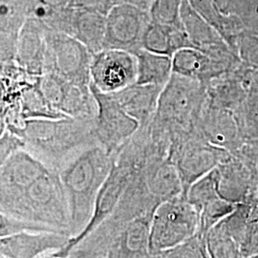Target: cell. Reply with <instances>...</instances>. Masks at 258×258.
<instances>
[{
	"label": "cell",
	"instance_id": "obj_1",
	"mask_svg": "<svg viewBox=\"0 0 258 258\" xmlns=\"http://www.w3.org/2000/svg\"><path fill=\"white\" fill-rule=\"evenodd\" d=\"M113 163V155L94 145L77 152L56 170L69 205L71 237L82 232L90 220L96 198Z\"/></svg>",
	"mask_w": 258,
	"mask_h": 258
},
{
	"label": "cell",
	"instance_id": "obj_2",
	"mask_svg": "<svg viewBox=\"0 0 258 258\" xmlns=\"http://www.w3.org/2000/svg\"><path fill=\"white\" fill-rule=\"evenodd\" d=\"M14 134L25 142L27 150L55 171L80 150L98 145L94 119L66 117L27 120Z\"/></svg>",
	"mask_w": 258,
	"mask_h": 258
},
{
	"label": "cell",
	"instance_id": "obj_3",
	"mask_svg": "<svg viewBox=\"0 0 258 258\" xmlns=\"http://www.w3.org/2000/svg\"><path fill=\"white\" fill-rule=\"evenodd\" d=\"M1 214L71 235L67 197L57 171L52 168L18 198L1 206Z\"/></svg>",
	"mask_w": 258,
	"mask_h": 258
},
{
	"label": "cell",
	"instance_id": "obj_4",
	"mask_svg": "<svg viewBox=\"0 0 258 258\" xmlns=\"http://www.w3.org/2000/svg\"><path fill=\"white\" fill-rule=\"evenodd\" d=\"M206 100L204 83L173 73L161 92L151 122L171 139L173 145L198 132Z\"/></svg>",
	"mask_w": 258,
	"mask_h": 258
},
{
	"label": "cell",
	"instance_id": "obj_5",
	"mask_svg": "<svg viewBox=\"0 0 258 258\" xmlns=\"http://www.w3.org/2000/svg\"><path fill=\"white\" fill-rule=\"evenodd\" d=\"M199 223L195 207L181 197L158 204L151 214L150 249L156 253L190 239Z\"/></svg>",
	"mask_w": 258,
	"mask_h": 258
},
{
	"label": "cell",
	"instance_id": "obj_6",
	"mask_svg": "<svg viewBox=\"0 0 258 258\" xmlns=\"http://www.w3.org/2000/svg\"><path fill=\"white\" fill-rule=\"evenodd\" d=\"M113 156L112 169L96 198L90 220L82 232L69 239L63 249L54 253L56 256L69 257L72 250L79 247L110 216L122 199L132 180L143 171L120 154H114Z\"/></svg>",
	"mask_w": 258,
	"mask_h": 258
},
{
	"label": "cell",
	"instance_id": "obj_7",
	"mask_svg": "<svg viewBox=\"0 0 258 258\" xmlns=\"http://www.w3.org/2000/svg\"><path fill=\"white\" fill-rule=\"evenodd\" d=\"M90 88L97 102L94 119V134L99 146L114 155L132 138L141 127L138 120L124 110L112 94Z\"/></svg>",
	"mask_w": 258,
	"mask_h": 258
},
{
	"label": "cell",
	"instance_id": "obj_8",
	"mask_svg": "<svg viewBox=\"0 0 258 258\" xmlns=\"http://www.w3.org/2000/svg\"><path fill=\"white\" fill-rule=\"evenodd\" d=\"M45 74L52 73L67 81L90 84L93 54L82 42L49 28L47 34Z\"/></svg>",
	"mask_w": 258,
	"mask_h": 258
},
{
	"label": "cell",
	"instance_id": "obj_9",
	"mask_svg": "<svg viewBox=\"0 0 258 258\" xmlns=\"http://www.w3.org/2000/svg\"><path fill=\"white\" fill-rule=\"evenodd\" d=\"M38 87L50 107L63 117L93 120L97 114V102L90 84L67 81L48 73L39 77Z\"/></svg>",
	"mask_w": 258,
	"mask_h": 258
},
{
	"label": "cell",
	"instance_id": "obj_10",
	"mask_svg": "<svg viewBox=\"0 0 258 258\" xmlns=\"http://www.w3.org/2000/svg\"><path fill=\"white\" fill-rule=\"evenodd\" d=\"M90 76L91 84L99 91H121L137 82V56L123 50L103 49L93 55Z\"/></svg>",
	"mask_w": 258,
	"mask_h": 258
},
{
	"label": "cell",
	"instance_id": "obj_11",
	"mask_svg": "<svg viewBox=\"0 0 258 258\" xmlns=\"http://www.w3.org/2000/svg\"><path fill=\"white\" fill-rule=\"evenodd\" d=\"M46 25L74 37L87 47L93 55L104 49L106 17L102 14L68 6L56 7L47 19Z\"/></svg>",
	"mask_w": 258,
	"mask_h": 258
},
{
	"label": "cell",
	"instance_id": "obj_12",
	"mask_svg": "<svg viewBox=\"0 0 258 258\" xmlns=\"http://www.w3.org/2000/svg\"><path fill=\"white\" fill-rule=\"evenodd\" d=\"M150 18L148 11L125 2L106 16L104 49H117L137 54L143 49V38Z\"/></svg>",
	"mask_w": 258,
	"mask_h": 258
},
{
	"label": "cell",
	"instance_id": "obj_13",
	"mask_svg": "<svg viewBox=\"0 0 258 258\" xmlns=\"http://www.w3.org/2000/svg\"><path fill=\"white\" fill-rule=\"evenodd\" d=\"M224 149L209 143L197 132L175 143L169 158L174 162L184 188L216 168Z\"/></svg>",
	"mask_w": 258,
	"mask_h": 258
},
{
	"label": "cell",
	"instance_id": "obj_14",
	"mask_svg": "<svg viewBox=\"0 0 258 258\" xmlns=\"http://www.w3.org/2000/svg\"><path fill=\"white\" fill-rule=\"evenodd\" d=\"M51 168L27 149L15 152L1 165V206L12 202Z\"/></svg>",
	"mask_w": 258,
	"mask_h": 258
},
{
	"label": "cell",
	"instance_id": "obj_15",
	"mask_svg": "<svg viewBox=\"0 0 258 258\" xmlns=\"http://www.w3.org/2000/svg\"><path fill=\"white\" fill-rule=\"evenodd\" d=\"M181 17L194 49L231 65L239 64L242 61L219 32L190 6L188 0H183Z\"/></svg>",
	"mask_w": 258,
	"mask_h": 258
},
{
	"label": "cell",
	"instance_id": "obj_16",
	"mask_svg": "<svg viewBox=\"0 0 258 258\" xmlns=\"http://www.w3.org/2000/svg\"><path fill=\"white\" fill-rule=\"evenodd\" d=\"M70 238L59 231H20L1 237V258L43 257L63 249Z\"/></svg>",
	"mask_w": 258,
	"mask_h": 258
},
{
	"label": "cell",
	"instance_id": "obj_17",
	"mask_svg": "<svg viewBox=\"0 0 258 258\" xmlns=\"http://www.w3.org/2000/svg\"><path fill=\"white\" fill-rule=\"evenodd\" d=\"M48 31L49 27L44 22L30 17L19 33L15 60L32 76L45 74Z\"/></svg>",
	"mask_w": 258,
	"mask_h": 258
},
{
	"label": "cell",
	"instance_id": "obj_18",
	"mask_svg": "<svg viewBox=\"0 0 258 258\" xmlns=\"http://www.w3.org/2000/svg\"><path fill=\"white\" fill-rule=\"evenodd\" d=\"M198 133L217 148H233L243 137L234 112L212 106L206 100L197 126Z\"/></svg>",
	"mask_w": 258,
	"mask_h": 258
},
{
	"label": "cell",
	"instance_id": "obj_19",
	"mask_svg": "<svg viewBox=\"0 0 258 258\" xmlns=\"http://www.w3.org/2000/svg\"><path fill=\"white\" fill-rule=\"evenodd\" d=\"M237 65H231L216 59L194 48H184L172 56V70L174 74L198 81L205 85L231 71Z\"/></svg>",
	"mask_w": 258,
	"mask_h": 258
},
{
	"label": "cell",
	"instance_id": "obj_20",
	"mask_svg": "<svg viewBox=\"0 0 258 258\" xmlns=\"http://www.w3.org/2000/svg\"><path fill=\"white\" fill-rule=\"evenodd\" d=\"M143 175L148 192L158 204L179 197L184 190L181 175L170 158L150 159L143 169Z\"/></svg>",
	"mask_w": 258,
	"mask_h": 258
},
{
	"label": "cell",
	"instance_id": "obj_21",
	"mask_svg": "<svg viewBox=\"0 0 258 258\" xmlns=\"http://www.w3.org/2000/svg\"><path fill=\"white\" fill-rule=\"evenodd\" d=\"M244 63L241 61L231 71L206 84L207 102L212 106L236 113L249 94L243 74Z\"/></svg>",
	"mask_w": 258,
	"mask_h": 258
},
{
	"label": "cell",
	"instance_id": "obj_22",
	"mask_svg": "<svg viewBox=\"0 0 258 258\" xmlns=\"http://www.w3.org/2000/svg\"><path fill=\"white\" fill-rule=\"evenodd\" d=\"M151 214H141L126 223L113 244L109 258H150Z\"/></svg>",
	"mask_w": 258,
	"mask_h": 258
},
{
	"label": "cell",
	"instance_id": "obj_23",
	"mask_svg": "<svg viewBox=\"0 0 258 258\" xmlns=\"http://www.w3.org/2000/svg\"><path fill=\"white\" fill-rule=\"evenodd\" d=\"M163 87L155 85L133 84L113 93V97L131 117L138 120L141 127L148 125L156 113L158 101Z\"/></svg>",
	"mask_w": 258,
	"mask_h": 258
},
{
	"label": "cell",
	"instance_id": "obj_24",
	"mask_svg": "<svg viewBox=\"0 0 258 258\" xmlns=\"http://www.w3.org/2000/svg\"><path fill=\"white\" fill-rule=\"evenodd\" d=\"M184 48H194L184 25L170 27L150 20L143 38V49L161 55L173 56Z\"/></svg>",
	"mask_w": 258,
	"mask_h": 258
},
{
	"label": "cell",
	"instance_id": "obj_25",
	"mask_svg": "<svg viewBox=\"0 0 258 258\" xmlns=\"http://www.w3.org/2000/svg\"><path fill=\"white\" fill-rule=\"evenodd\" d=\"M138 60L137 84L165 87L173 74L172 57L142 49L136 54Z\"/></svg>",
	"mask_w": 258,
	"mask_h": 258
},
{
	"label": "cell",
	"instance_id": "obj_26",
	"mask_svg": "<svg viewBox=\"0 0 258 258\" xmlns=\"http://www.w3.org/2000/svg\"><path fill=\"white\" fill-rule=\"evenodd\" d=\"M182 4L183 0H154L148 9L150 20L165 26H183Z\"/></svg>",
	"mask_w": 258,
	"mask_h": 258
},
{
	"label": "cell",
	"instance_id": "obj_27",
	"mask_svg": "<svg viewBox=\"0 0 258 258\" xmlns=\"http://www.w3.org/2000/svg\"><path fill=\"white\" fill-rule=\"evenodd\" d=\"M243 136L258 138V95H250L237 111Z\"/></svg>",
	"mask_w": 258,
	"mask_h": 258
},
{
	"label": "cell",
	"instance_id": "obj_28",
	"mask_svg": "<svg viewBox=\"0 0 258 258\" xmlns=\"http://www.w3.org/2000/svg\"><path fill=\"white\" fill-rule=\"evenodd\" d=\"M236 51L244 63L258 68V36L243 33L237 40Z\"/></svg>",
	"mask_w": 258,
	"mask_h": 258
},
{
	"label": "cell",
	"instance_id": "obj_29",
	"mask_svg": "<svg viewBox=\"0 0 258 258\" xmlns=\"http://www.w3.org/2000/svg\"><path fill=\"white\" fill-rule=\"evenodd\" d=\"M125 2H127V0H69L66 6L77 9L89 10L106 17L111 10Z\"/></svg>",
	"mask_w": 258,
	"mask_h": 258
},
{
	"label": "cell",
	"instance_id": "obj_30",
	"mask_svg": "<svg viewBox=\"0 0 258 258\" xmlns=\"http://www.w3.org/2000/svg\"><path fill=\"white\" fill-rule=\"evenodd\" d=\"M20 149H26L25 142L18 135L5 129L0 135V164L2 165L11 155Z\"/></svg>",
	"mask_w": 258,
	"mask_h": 258
},
{
	"label": "cell",
	"instance_id": "obj_31",
	"mask_svg": "<svg viewBox=\"0 0 258 258\" xmlns=\"http://www.w3.org/2000/svg\"><path fill=\"white\" fill-rule=\"evenodd\" d=\"M187 241L171 249L151 253L150 258H200L196 246Z\"/></svg>",
	"mask_w": 258,
	"mask_h": 258
},
{
	"label": "cell",
	"instance_id": "obj_32",
	"mask_svg": "<svg viewBox=\"0 0 258 258\" xmlns=\"http://www.w3.org/2000/svg\"><path fill=\"white\" fill-rule=\"evenodd\" d=\"M243 74L249 96L258 95V68H252L249 65L244 63Z\"/></svg>",
	"mask_w": 258,
	"mask_h": 258
},
{
	"label": "cell",
	"instance_id": "obj_33",
	"mask_svg": "<svg viewBox=\"0 0 258 258\" xmlns=\"http://www.w3.org/2000/svg\"><path fill=\"white\" fill-rule=\"evenodd\" d=\"M154 0H127V2L137 6L141 9L146 10L148 11L149 7L151 6V4L153 3Z\"/></svg>",
	"mask_w": 258,
	"mask_h": 258
},
{
	"label": "cell",
	"instance_id": "obj_34",
	"mask_svg": "<svg viewBox=\"0 0 258 258\" xmlns=\"http://www.w3.org/2000/svg\"><path fill=\"white\" fill-rule=\"evenodd\" d=\"M41 258H69V257H62V256H56L55 255L54 253H52V254H48V255H45V256H43V257Z\"/></svg>",
	"mask_w": 258,
	"mask_h": 258
}]
</instances>
